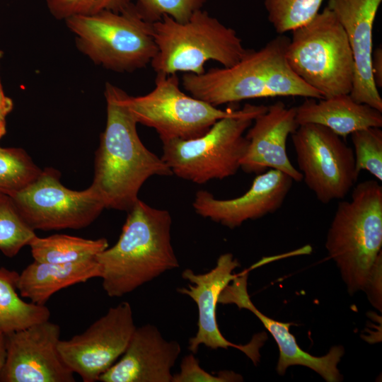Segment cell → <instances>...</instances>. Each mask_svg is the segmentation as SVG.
<instances>
[{
  "label": "cell",
  "mask_w": 382,
  "mask_h": 382,
  "mask_svg": "<svg viewBox=\"0 0 382 382\" xmlns=\"http://www.w3.org/2000/svg\"><path fill=\"white\" fill-rule=\"evenodd\" d=\"M248 271L237 276L223 289L219 303L236 304L240 309L245 308L261 321L273 336L279 351L277 371L284 375L291 366H306L323 377L328 382H339L342 376L337 369L345 349L341 345L332 347L323 357H315L303 351L297 344L295 337L290 332V323H282L264 315L251 301L248 292Z\"/></svg>",
  "instance_id": "obj_16"
},
{
  "label": "cell",
  "mask_w": 382,
  "mask_h": 382,
  "mask_svg": "<svg viewBox=\"0 0 382 382\" xmlns=\"http://www.w3.org/2000/svg\"><path fill=\"white\" fill-rule=\"evenodd\" d=\"M267 109L263 105L245 104L234 115L216 122L199 137L163 142L161 158L173 174L194 183L234 175L248 145L244 133Z\"/></svg>",
  "instance_id": "obj_6"
},
{
  "label": "cell",
  "mask_w": 382,
  "mask_h": 382,
  "mask_svg": "<svg viewBox=\"0 0 382 382\" xmlns=\"http://www.w3.org/2000/svg\"><path fill=\"white\" fill-rule=\"evenodd\" d=\"M36 236L20 214L11 197L0 194V251L16 256Z\"/></svg>",
  "instance_id": "obj_25"
},
{
  "label": "cell",
  "mask_w": 382,
  "mask_h": 382,
  "mask_svg": "<svg viewBox=\"0 0 382 382\" xmlns=\"http://www.w3.org/2000/svg\"><path fill=\"white\" fill-rule=\"evenodd\" d=\"M295 110L299 125H323L342 138L360 129L382 127V112L356 102L349 94L322 99L306 98L295 107Z\"/></svg>",
  "instance_id": "obj_20"
},
{
  "label": "cell",
  "mask_w": 382,
  "mask_h": 382,
  "mask_svg": "<svg viewBox=\"0 0 382 382\" xmlns=\"http://www.w3.org/2000/svg\"><path fill=\"white\" fill-rule=\"evenodd\" d=\"M78 49L94 64L117 72L146 66L157 52L152 23L134 4L121 12L104 10L65 20Z\"/></svg>",
  "instance_id": "obj_8"
},
{
  "label": "cell",
  "mask_w": 382,
  "mask_h": 382,
  "mask_svg": "<svg viewBox=\"0 0 382 382\" xmlns=\"http://www.w3.org/2000/svg\"><path fill=\"white\" fill-rule=\"evenodd\" d=\"M132 308L122 301L58 349L66 366L83 382H96L123 354L136 329Z\"/></svg>",
  "instance_id": "obj_12"
},
{
  "label": "cell",
  "mask_w": 382,
  "mask_h": 382,
  "mask_svg": "<svg viewBox=\"0 0 382 382\" xmlns=\"http://www.w3.org/2000/svg\"><path fill=\"white\" fill-rule=\"evenodd\" d=\"M355 166L358 173L364 170L382 180V130L371 127L352 132Z\"/></svg>",
  "instance_id": "obj_27"
},
{
  "label": "cell",
  "mask_w": 382,
  "mask_h": 382,
  "mask_svg": "<svg viewBox=\"0 0 382 382\" xmlns=\"http://www.w3.org/2000/svg\"><path fill=\"white\" fill-rule=\"evenodd\" d=\"M6 335L1 382H74L58 349L61 328L45 320Z\"/></svg>",
  "instance_id": "obj_13"
},
{
  "label": "cell",
  "mask_w": 382,
  "mask_h": 382,
  "mask_svg": "<svg viewBox=\"0 0 382 382\" xmlns=\"http://www.w3.org/2000/svg\"><path fill=\"white\" fill-rule=\"evenodd\" d=\"M324 0H264L269 22L279 35L300 27L313 18Z\"/></svg>",
  "instance_id": "obj_26"
},
{
  "label": "cell",
  "mask_w": 382,
  "mask_h": 382,
  "mask_svg": "<svg viewBox=\"0 0 382 382\" xmlns=\"http://www.w3.org/2000/svg\"><path fill=\"white\" fill-rule=\"evenodd\" d=\"M42 171L23 149L0 146V194L12 196L31 184Z\"/></svg>",
  "instance_id": "obj_24"
},
{
  "label": "cell",
  "mask_w": 382,
  "mask_h": 382,
  "mask_svg": "<svg viewBox=\"0 0 382 382\" xmlns=\"http://www.w3.org/2000/svg\"><path fill=\"white\" fill-rule=\"evenodd\" d=\"M2 56H3V52H2V51L0 50V59L2 57Z\"/></svg>",
  "instance_id": "obj_36"
},
{
  "label": "cell",
  "mask_w": 382,
  "mask_h": 382,
  "mask_svg": "<svg viewBox=\"0 0 382 382\" xmlns=\"http://www.w3.org/2000/svg\"><path fill=\"white\" fill-rule=\"evenodd\" d=\"M381 246L382 186L365 180L338 203L325 241L350 294L364 290Z\"/></svg>",
  "instance_id": "obj_4"
},
{
  "label": "cell",
  "mask_w": 382,
  "mask_h": 382,
  "mask_svg": "<svg viewBox=\"0 0 382 382\" xmlns=\"http://www.w3.org/2000/svg\"><path fill=\"white\" fill-rule=\"evenodd\" d=\"M293 182L284 173L268 169L257 174L250 187L239 197L219 199L201 190L196 192L192 207L198 215L234 228L246 221L277 212L282 206Z\"/></svg>",
  "instance_id": "obj_15"
},
{
  "label": "cell",
  "mask_w": 382,
  "mask_h": 382,
  "mask_svg": "<svg viewBox=\"0 0 382 382\" xmlns=\"http://www.w3.org/2000/svg\"><path fill=\"white\" fill-rule=\"evenodd\" d=\"M382 0H328L327 7L344 28L352 48L354 76L351 98L382 112V98L373 80V26Z\"/></svg>",
  "instance_id": "obj_18"
},
{
  "label": "cell",
  "mask_w": 382,
  "mask_h": 382,
  "mask_svg": "<svg viewBox=\"0 0 382 382\" xmlns=\"http://www.w3.org/2000/svg\"><path fill=\"white\" fill-rule=\"evenodd\" d=\"M243 377L232 371H224L217 375L210 374L204 370L199 360L193 353L183 357L180 364V370L173 374L171 382H228L241 381Z\"/></svg>",
  "instance_id": "obj_30"
},
{
  "label": "cell",
  "mask_w": 382,
  "mask_h": 382,
  "mask_svg": "<svg viewBox=\"0 0 382 382\" xmlns=\"http://www.w3.org/2000/svg\"><path fill=\"white\" fill-rule=\"evenodd\" d=\"M100 277L96 258L70 263H50L34 260L18 275L20 296L33 303L45 305L57 291Z\"/></svg>",
  "instance_id": "obj_21"
},
{
  "label": "cell",
  "mask_w": 382,
  "mask_h": 382,
  "mask_svg": "<svg viewBox=\"0 0 382 382\" xmlns=\"http://www.w3.org/2000/svg\"><path fill=\"white\" fill-rule=\"evenodd\" d=\"M10 197L34 231L82 228L105 209L91 187L70 190L61 183L59 172L52 168L43 169L31 184Z\"/></svg>",
  "instance_id": "obj_11"
},
{
  "label": "cell",
  "mask_w": 382,
  "mask_h": 382,
  "mask_svg": "<svg viewBox=\"0 0 382 382\" xmlns=\"http://www.w3.org/2000/svg\"><path fill=\"white\" fill-rule=\"evenodd\" d=\"M13 108V103L10 98L5 95L0 80V117L6 118Z\"/></svg>",
  "instance_id": "obj_33"
},
{
  "label": "cell",
  "mask_w": 382,
  "mask_h": 382,
  "mask_svg": "<svg viewBox=\"0 0 382 382\" xmlns=\"http://www.w3.org/2000/svg\"><path fill=\"white\" fill-rule=\"evenodd\" d=\"M299 170L323 204L342 199L357 181L353 149L337 134L317 124L301 125L291 134Z\"/></svg>",
  "instance_id": "obj_10"
},
{
  "label": "cell",
  "mask_w": 382,
  "mask_h": 382,
  "mask_svg": "<svg viewBox=\"0 0 382 382\" xmlns=\"http://www.w3.org/2000/svg\"><path fill=\"white\" fill-rule=\"evenodd\" d=\"M133 1V0H132ZM134 6L141 17L153 23L168 15L179 23L187 21L201 10L208 0H134Z\"/></svg>",
  "instance_id": "obj_28"
},
{
  "label": "cell",
  "mask_w": 382,
  "mask_h": 382,
  "mask_svg": "<svg viewBox=\"0 0 382 382\" xmlns=\"http://www.w3.org/2000/svg\"><path fill=\"white\" fill-rule=\"evenodd\" d=\"M289 40L286 35H279L258 50L249 49L230 67L212 68L199 75L186 73L183 86L192 97L215 107L277 96L323 98L289 66L286 55Z\"/></svg>",
  "instance_id": "obj_3"
},
{
  "label": "cell",
  "mask_w": 382,
  "mask_h": 382,
  "mask_svg": "<svg viewBox=\"0 0 382 382\" xmlns=\"http://www.w3.org/2000/svg\"><path fill=\"white\" fill-rule=\"evenodd\" d=\"M371 69L376 86L377 88H382V49L381 47L373 50Z\"/></svg>",
  "instance_id": "obj_32"
},
{
  "label": "cell",
  "mask_w": 382,
  "mask_h": 382,
  "mask_svg": "<svg viewBox=\"0 0 382 382\" xmlns=\"http://www.w3.org/2000/svg\"><path fill=\"white\" fill-rule=\"evenodd\" d=\"M35 261L50 263H70L92 258L108 248L106 238L88 239L66 234L47 237L37 235L28 245Z\"/></svg>",
  "instance_id": "obj_23"
},
{
  "label": "cell",
  "mask_w": 382,
  "mask_h": 382,
  "mask_svg": "<svg viewBox=\"0 0 382 382\" xmlns=\"http://www.w3.org/2000/svg\"><path fill=\"white\" fill-rule=\"evenodd\" d=\"M104 95L107 120L96 152L90 187L105 209L128 212L139 199V192L149 178L173 173L161 157L141 141L137 122L125 102L126 93L106 83Z\"/></svg>",
  "instance_id": "obj_1"
},
{
  "label": "cell",
  "mask_w": 382,
  "mask_h": 382,
  "mask_svg": "<svg viewBox=\"0 0 382 382\" xmlns=\"http://www.w3.org/2000/svg\"><path fill=\"white\" fill-rule=\"evenodd\" d=\"M50 13L58 20L74 16H88L104 10L121 12L133 3L132 0H45Z\"/></svg>",
  "instance_id": "obj_29"
},
{
  "label": "cell",
  "mask_w": 382,
  "mask_h": 382,
  "mask_svg": "<svg viewBox=\"0 0 382 382\" xmlns=\"http://www.w3.org/2000/svg\"><path fill=\"white\" fill-rule=\"evenodd\" d=\"M381 269L382 255L381 254L374 265L373 272L364 291L368 295L369 301L373 306L381 311Z\"/></svg>",
  "instance_id": "obj_31"
},
{
  "label": "cell",
  "mask_w": 382,
  "mask_h": 382,
  "mask_svg": "<svg viewBox=\"0 0 382 382\" xmlns=\"http://www.w3.org/2000/svg\"><path fill=\"white\" fill-rule=\"evenodd\" d=\"M248 129L246 152L241 169L247 173H262L274 169L290 176L294 181L303 180L301 173L291 164L286 149L288 137L299 126L295 108H287L282 101L267 106Z\"/></svg>",
  "instance_id": "obj_17"
},
{
  "label": "cell",
  "mask_w": 382,
  "mask_h": 382,
  "mask_svg": "<svg viewBox=\"0 0 382 382\" xmlns=\"http://www.w3.org/2000/svg\"><path fill=\"white\" fill-rule=\"evenodd\" d=\"M152 27L157 52L150 64L156 73L199 75L205 71L208 61L230 67L249 50L234 29L202 9L185 23L164 15Z\"/></svg>",
  "instance_id": "obj_5"
},
{
  "label": "cell",
  "mask_w": 382,
  "mask_h": 382,
  "mask_svg": "<svg viewBox=\"0 0 382 382\" xmlns=\"http://www.w3.org/2000/svg\"><path fill=\"white\" fill-rule=\"evenodd\" d=\"M177 74L156 73L155 87L140 96L126 93L125 102L137 124L154 129L162 143L192 139L204 134L218 120L238 110L219 109L184 93Z\"/></svg>",
  "instance_id": "obj_9"
},
{
  "label": "cell",
  "mask_w": 382,
  "mask_h": 382,
  "mask_svg": "<svg viewBox=\"0 0 382 382\" xmlns=\"http://www.w3.org/2000/svg\"><path fill=\"white\" fill-rule=\"evenodd\" d=\"M180 352V344L166 340L156 326L137 327L123 354L98 381L171 382Z\"/></svg>",
  "instance_id": "obj_19"
},
{
  "label": "cell",
  "mask_w": 382,
  "mask_h": 382,
  "mask_svg": "<svg viewBox=\"0 0 382 382\" xmlns=\"http://www.w3.org/2000/svg\"><path fill=\"white\" fill-rule=\"evenodd\" d=\"M6 132L5 118L0 117V139Z\"/></svg>",
  "instance_id": "obj_35"
},
{
  "label": "cell",
  "mask_w": 382,
  "mask_h": 382,
  "mask_svg": "<svg viewBox=\"0 0 382 382\" xmlns=\"http://www.w3.org/2000/svg\"><path fill=\"white\" fill-rule=\"evenodd\" d=\"M6 335L0 331V377L6 359Z\"/></svg>",
  "instance_id": "obj_34"
},
{
  "label": "cell",
  "mask_w": 382,
  "mask_h": 382,
  "mask_svg": "<svg viewBox=\"0 0 382 382\" xmlns=\"http://www.w3.org/2000/svg\"><path fill=\"white\" fill-rule=\"evenodd\" d=\"M127 214L117 243L95 257L110 297L123 296L179 267L171 244L170 213L139 199Z\"/></svg>",
  "instance_id": "obj_2"
},
{
  "label": "cell",
  "mask_w": 382,
  "mask_h": 382,
  "mask_svg": "<svg viewBox=\"0 0 382 382\" xmlns=\"http://www.w3.org/2000/svg\"><path fill=\"white\" fill-rule=\"evenodd\" d=\"M239 265L231 253H224L217 259L216 266L207 273L195 274L190 269L185 270L182 277L190 284L177 291L191 298L198 308V329L196 335L189 340L188 349L192 353H197L201 345L212 349L234 347L256 364L260 357L259 349L263 345L262 335L254 336L248 345L232 343L222 335L216 318L219 297L223 289L237 276L233 271Z\"/></svg>",
  "instance_id": "obj_14"
},
{
  "label": "cell",
  "mask_w": 382,
  "mask_h": 382,
  "mask_svg": "<svg viewBox=\"0 0 382 382\" xmlns=\"http://www.w3.org/2000/svg\"><path fill=\"white\" fill-rule=\"evenodd\" d=\"M19 274L0 267V331L8 334L50 320V311L45 305L23 300L17 292Z\"/></svg>",
  "instance_id": "obj_22"
},
{
  "label": "cell",
  "mask_w": 382,
  "mask_h": 382,
  "mask_svg": "<svg viewBox=\"0 0 382 382\" xmlns=\"http://www.w3.org/2000/svg\"><path fill=\"white\" fill-rule=\"evenodd\" d=\"M291 32L286 55L294 72L323 98L349 94L354 57L347 34L334 13L326 6Z\"/></svg>",
  "instance_id": "obj_7"
}]
</instances>
